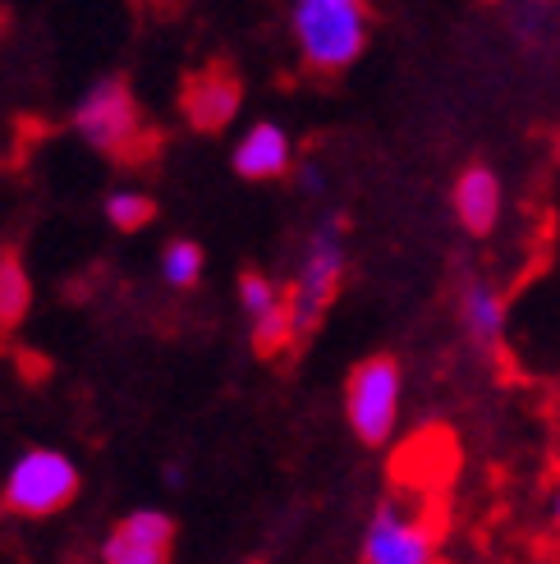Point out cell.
I'll return each mask as SVG.
<instances>
[{"mask_svg": "<svg viewBox=\"0 0 560 564\" xmlns=\"http://www.w3.org/2000/svg\"><path fill=\"white\" fill-rule=\"evenodd\" d=\"M78 487H83V473L65 449L37 445V449H23V455L6 468L0 510L14 514V519H55L78 500Z\"/></svg>", "mask_w": 560, "mask_h": 564, "instance_id": "cell-2", "label": "cell"}, {"mask_svg": "<svg viewBox=\"0 0 560 564\" xmlns=\"http://www.w3.org/2000/svg\"><path fill=\"white\" fill-rule=\"evenodd\" d=\"M363 560L368 564H428L437 560V528L413 505L386 500L363 532Z\"/></svg>", "mask_w": 560, "mask_h": 564, "instance_id": "cell-6", "label": "cell"}, {"mask_svg": "<svg viewBox=\"0 0 560 564\" xmlns=\"http://www.w3.org/2000/svg\"><path fill=\"white\" fill-rule=\"evenodd\" d=\"M345 230L341 220H326L317 225L313 235L303 243V262H299V275L290 285V322H294V345H303L308 335H313L326 313L335 294L345 285Z\"/></svg>", "mask_w": 560, "mask_h": 564, "instance_id": "cell-3", "label": "cell"}, {"mask_svg": "<svg viewBox=\"0 0 560 564\" xmlns=\"http://www.w3.org/2000/svg\"><path fill=\"white\" fill-rule=\"evenodd\" d=\"M203 267H207V258L193 239H171L161 248V280L171 290H193L203 280Z\"/></svg>", "mask_w": 560, "mask_h": 564, "instance_id": "cell-15", "label": "cell"}, {"mask_svg": "<svg viewBox=\"0 0 560 564\" xmlns=\"http://www.w3.org/2000/svg\"><path fill=\"white\" fill-rule=\"evenodd\" d=\"M400 400H405V372L396 358H363L349 386H345V417L363 445H386L400 427Z\"/></svg>", "mask_w": 560, "mask_h": 564, "instance_id": "cell-5", "label": "cell"}, {"mask_svg": "<svg viewBox=\"0 0 560 564\" xmlns=\"http://www.w3.org/2000/svg\"><path fill=\"white\" fill-rule=\"evenodd\" d=\"M303 188H322V171H317V165H308V171H303Z\"/></svg>", "mask_w": 560, "mask_h": 564, "instance_id": "cell-16", "label": "cell"}, {"mask_svg": "<svg viewBox=\"0 0 560 564\" xmlns=\"http://www.w3.org/2000/svg\"><path fill=\"white\" fill-rule=\"evenodd\" d=\"M239 106H244V88L226 65L193 69L180 88V110H184L189 129H198V133H220L239 116Z\"/></svg>", "mask_w": 560, "mask_h": 564, "instance_id": "cell-8", "label": "cell"}, {"mask_svg": "<svg viewBox=\"0 0 560 564\" xmlns=\"http://www.w3.org/2000/svg\"><path fill=\"white\" fill-rule=\"evenodd\" d=\"M230 165H235V175L248 180V184L286 180L294 171V138L280 129V124H271V120H258V124H248L235 138Z\"/></svg>", "mask_w": 560, "mask_h": 564, "instance_id": "cell-10", "label": "cell"}, {"mask_svg": "<svg viewBox=\"0 0 560 564\" xmlns=\"http://www.w3.org/2000/svg\"><path fill=\"white\" fill-rule=\"evenodd\" d=\"M551 514H556V528H560V491H556V505H551Z\"/></svg>", "mask_w": 560, "mask_h": 564, "instance_id": "cell-17", "label": "cell"}, {"mask_svg": "<svg viewBox=\"0 0 560 564\" xmlns=\"http://www.w3.org/2000/svg\"><path fill=\"white\" fill-rule=\"evenodd\" d=\"M171 551H175V519L161 510H129L101 542L106 564H165Z\"/></svg>", "mask_w": 560, "mask_h": 564, "instance_id": "cell-9", "label": "cell"}, {"mask_svg": "<svg viewBox=\"0 0 560 564\" xmlns=\"http://www.w3.org/2000/svg\"><path fill=\"white\" fill-rule=\"evenodd\" d=\"M368 0H294L290 10L294 51L313 74L349 69L368 46Z\"/></svg>", "mask_w": 560, "mask_h": 564, "instance_id": "cell-1", "label": "cell"}, {"mask_svg": "<svg viewBox=\"0 0 560 564\" xmlns=\"http://www.w3.org/2000/svg\"><path fill=\"white\" fill-rule=\"evenodd\" d=\"M101 216H106L110 230H120V235H138L143 225H152L157 203H152L148 193H138V188H116V193H106Z\"/></svg>", "mask_w": 560, "mask_h": 564, "instance_id": "cell-14", "label": "cell"}, {"mask_svg": "<svg viewBox=\"0 0 560 564\" xmlns=\"http://www.w3.org/2000/svg\"><path fill=\"white\" fill-rule=\"evenodd\" d=\"M74 133L101 156L133 161L148 143V124L125 78H97L74 106Z\"/></svg>", "mask_w": 560, "mask_h": 564, "instance_id": "cell-4", "label": "cell"}, {"mask_svg": "<svg viewBox=\"0 0 560 564\" xmlns=\"http://www.w3.org/2000/svg\"><path fill=\"white\" fill-rule=\"evenodd\" d=\"M506 317H510L506 294H500L496 285H487V280H469L464 294H460V322L473 335V345L496 349L500 335H506Z\"/></svg>", "mask_w": 560, "mask_h": 564, "instance_id": "cell-12", "label": "cell"}, {"mask_svg": "<svg viewBox=\"0 0 560 564\" xmlns=\"http://www.w3.org/2000/svg\"><path fill=\"white\" fill-rule=\"evenodd\" d=\"M28 307H33V280L14 252H6L0 258V330H14L28 317Z\"/></svg>", "mask_w": 560, "mask_h": 564, "instance_id": "cell-13", "label": "cell"}, {"mask_svg": "<svg viewBox=\"0 0 560 564\" xmlns=\"http://www.w3.org/2000/svg\"><path fill=\"white\" fill-rule=\"evenodd\" d=\"M500 203H506V197H500V180H496V171H487V165H469V171L455 180V188H451L455 220L478 239L496 230Z\"/></svg>", "mask_w": 560, "mask_h": 564, "instance_id": "cell-11", "label": "cell"}, {"mask_svg": "<svg viewBox=\"0 0 560 564\" xmlns=\"http://www.w3.org/2000/svg\"><path fill=\"white\" fill-rule=\"evenodd\" d=\"M239 307L248 317V340L258 358H280L294 345V322H290V290H280L271 275L244 271L239 275Z\"/></svg>", "mask_w": 560, "mask_h": 564, "instance_id": "cell-7", "label": "cell"}]
</instances>
